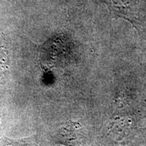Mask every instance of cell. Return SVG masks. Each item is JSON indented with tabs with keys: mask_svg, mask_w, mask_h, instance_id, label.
Wrapping results in <instances>:
<instances>
[{
	"mask_svg": "<svg viewBox=\"0 0 146 146\" xmlns=\"http://www.w3.org/2000/svg\"><path fill=\"white\" fill-rule=\"evenodd\" d=\"M8 67V58L7 51L2 41L0 40V76L5 72Z\"/></svg>",
	"mask_w": 146,
	"mask_h": 146,
	"instance_id": "cell-1",
	"label": "cell"
}]
</instances>
